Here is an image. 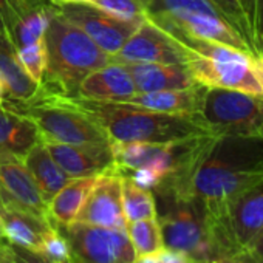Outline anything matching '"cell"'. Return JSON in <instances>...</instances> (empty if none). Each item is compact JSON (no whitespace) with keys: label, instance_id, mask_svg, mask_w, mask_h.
<instances>
[{"label":"cell","instance_id":"cell-1","mask_svg":"<svg viewBox=\"0 0 263 263\" xmlns=\"http://www.w3.org/2000/svg\"><path fill=\"white\" fill-rule=\"evenodd\" d=\"M263 180V137L203 135L184 163L154 191L200 200L214 215Z\"/></svg>","mask_w":263,"mask_h":263},{"label":"cell","instance_id":"cell-2","mask_svg":"<svg viewBox=\"0 0 263 263\" xmlns=\"http://www.w3.org/2000/svg\"><path fill=\"white\" fill-rule=\"evenodd\" d=\"M152 192L164 248L184 252L195 263L245 249L237 243L226 217L211 214L200 200L164 191Z\"/></svg>","mask_w":263,"mask_h":263},{"label":"cell","instance_id":"cell-3","mask_svg":"<svg viewBox=\"0 0 263 263\" xmlns=\"http://www.w3.org/2000/svg\"><path fill=\"white\" fill-rule=\"evenodd\" d=\"M113 143H172L211 132L198 115H167L128 102H98L73 96Z\"/></svg>","mask_w":263,"mask_h":263},{"label":"cell","instance_id":"cell-4","mask_svg":"<svg viewBox=\"0 0 263 263\" xmlns=\"http://www.w3.org/2000/svg\"><path fill=\"white\" fill-rule=\"evenodd\" d=\"M47 68L41 87L50 93L76 96L79 84L90 73L111 64L113 56L96 45L81 28L54 7L45 30Z\"/></svg>","mask_w":263,"mask_h":263},{"label":"cell","instance_id":"cell-5","mask_svg":"<svg viewBox=\"0 0 263 263\" xmlns=\"http://www.w3.org/2000/svg\"><path fill=\"white\" fill-rule=\"evenodd\" d=\"M169 34L187 50L186 65L195 82L263 96V56L181 33Z\"/></svg>","mask_w":263,"mask_h":263},{"label":"cell","instance_id":"cell-6","mask_svg":"<svg viewBox=\"0 0 263 263\" xmlns=\"http://www.w3.org/2000/svg\"><path fill=\"white\" fill-rule=\"evenodd\" d=\"M4 107L31 119L44 144H111L105 130L76 104L73 96L50 93L41 84L31 99L5 102Z\"/></svg>","mask_w":263,"mask_h":263},{"label":"cell","instance_id":"cell-7","mask_svg":"<svg viewBox=\"0 0 263 263\" xmlns=\"http://www.w3.org/2000/svg\"><path fill=\"white\" fill-rule=\"evenodd\" d=\"M198 116L212 135L257 134L263 119V96L206 87Z\"/></svg>","mask_w":263,"mask_h":263},{"label":"cell","instance_id":"cell-8","mask_svg":"<svg viewBox=\"0 0 263 263\" xmlns=\"http://www.w3.org/2000/svg\"><path fill=\"white\" fill-rule=\"evenodd\" d=\"M71 263H134L137 254L125 229L73 221L61 228Z\"/></svg>","mask_w":263,"mask_h":263},{"label":"cell","instance_id":"cell-9","mask_svg":"<svg viewBox=\"0 0 263 263\" xmlns=\"http://www.w3.org/2000/svg\"><path fill=\"white\" fill-rule=\"evenodd\" d=\"M56 10L73 25L81 28L105 53L115 56L143 21H124L90 4H56Z\"/></svg>","mask_w":263,"mask_h":263},{"label":"cell","instance_id":"cell-10","mask_svg":"<svg viewBox=\"0 0 263 263\" xmlns=\"http://www.w3.org/2000/svg\"><path fill=\"white\" fill-rule=\"evenodd\" d=\"M116 64H184L187 50L169 33L144 19L122 48L113 56Z\"/></svg>","mask_w":263,"mask_h":263},{"label":"cell","instance_id":"cell-11","mask_svg":"<svg viewBox=\"0 0 263 263\" xmlns=\"http://www.w3.org/2000/svg\"><path fill=\"white\" fill-rule=\"evenodd\" d=\"M53 0H7L2 8V31L16 51L44 41Z\"/></svg>","mask_w":263,"mask_h":263},{"label":"cell","instance_id":"cell-12","mask_svg":"<svg viewBox=\"0 0 263 263\" xmlns=\"http://www.w3.org/2000/svg\"><path fill=\"white\" fill-rule=\"evenodd\" d=\"M121 183L122 177L115 171L101 174L74 221L102 228L125 229L127 220L122 209Z\"/></svg>","mask_w":263,"mask_h":263},{"label":"cell","instance_id":"cell-13","mask_svg":"<svg viewBox=\"0 0 263 263\" xmlns=\"http://www.w3.org/2000/svg\"><path fill=\"white\" fill-rule=\"evenodd\" d=\"M56 163L71 177H91L116 172L111 144H45Z\"/></svg>","mask_w":263,"mask_h":263},{"label":"cell","instance_id":"cell-14","mask_svg":"<svg viewBox=\"0 0 263 263\" xmlns=\"http://www.w3.org/2000/svg\"><path fill=\"white\" fill-rule=\"evenodd\" d=\"M0 187L10 201L8 206L21 208L51 221L48 215V204L22 160H0Z\"/></svg>","mask_w":263,"mask_h":263},{"label":"cell","instance_id":"cell-15","mask_svg":"<svg viewBox=\"0 0 263 263\" xmlns=\"http://www.w3.org/2000/svg\"><path fill=\"white\" fill-rule=\"evenodd\" d=\"M137 93L128 70L111 62L82 79L76 96L98 102H125Z\"/></svg>","mask_w":263,"mask_h":263},{"label":"cell","instance_id":"cell-16","mask_svg":"<svg viewBox=\"0 0 263 263\" xmlns=\"http://www.w3.org/2000/svg\"><path fill=\"white\" fill-rule=\"evenodd\" d=\"M224 215L237 243L246 249L263 229V180L237 197Z\"/></svg>","mask_w":263,"mask_h":263},{"label":"cell","instance_id":"cell-17","mask_svg":"<svg viewBox=\"0 0 263 263\" xmlns=\"http://www.w3.org/2000/svg\"><path fill=\"white\" fill-rule=\"evenodd\" d=\"M135 84L137 93L187 88L195 82L184 64H122Z\"/></svg>","mask_w":263,"mask_h":263},{"label":"cell","instance_id":"cell-18","mask_svg":"<svg viewBox=\"0 0 263 263\" xmlns=\"http://www.w3.org/2000/svg\"><path fill=\"white\" fill-rule=\"evenodd\" d=\"M0 88L5 102H24L39 91V84L33 81L19 62L16 48L0 30Z\"/></svg>","mask_w":263,"mask_h":263},{"label":"cell","instance_id":"cell-19","mask_svg":"<svg viewBox=\"0 0 263 263\" xmlns=\"http://www.w3.org/2000/svg\"><path fill=\"white\" fill-rule=\"evenodd\" d=\"M37 143H41L39 130L31 119L0 107V160H24Z\"/></svg>","mask_w":263,"mask_h":263},{"label":"cell","instance_id":"cell-20","mask_svg":"<svg viewBox=\"0 0 263 263\" xmlns=\"http://www.w3.org/2000/svg\"><path fill=\"white\" fill-rule=\"evenodd\" d=\"M204 85L195 84L187 88L178 90H160V91H146V93H135L128 98L125 102L140 105L154 111L167 113V115H198Z\"/></svg>","mask_w":263,"mask_h":263},{"label":"cell","instance_id":"cell-21","mask_svg":"<svg viewBox=\"0 0 263 263\" xmlns=\"http://www.w3.org/2000/svg\"><path fill=\"white\" fill-rule=\"evenodd\" d=\"M0 223L10 243L42 252V235L53 223L16 206L0 204Z\"/></svg>","mask_w":263,"mask_h":263},{"label":"cell","instance_id":"cell-22","mask_svg":"<svg viewBox=\"0 0 263 263\" xmlns=\"http://www.w3.org/2000/svg\"><path fill=\"white\" fill-rule=\"evenodd\" d=\"M22 161L36 181L47 204L70 180H73L56 163L44 143H37L33 149H30Z\"/></svg>","mask_w":263,"mask_h":263},{"label":"cell","instance_id":"cell-23","mask_svg":"<svg viewBox=\"0 0 263 263\" xmlns=\"http://www.w3.org/2000/svg\"><path fill=\"white\" fill-rule=\"evenodd\" d=\"M99 175L79 177L70 180L48 203L50 220L58 226H67L74 221L78 212L85 203Z\"/></svg>","mask_w":263,"mask_h":263},{"label":"cell","instance_id":"cell-24","mask_svg":"<svg viewBox=\"0 0 263 263\" xmlns=\"http://www.w3.org/2000/svg\"><path fill=\"white\" fill-rule=\"evenodd\" d=\"M121 194H122V209L127 223L137 220H146V218H157L158 215L157 201L152 191L140 187L128 177H122Z\"/></svg>","mask_w":263,"mask_h":263},{"label":"cell","instance_id":"cell-25","mask_svg":"<svg viewBox=\"0 0 263 263\" xmlns=\"http://www.w3.org/2000/svg\"><path fill=\"white\" fill-rule=\"evenodd\" d=\"M125 231L137 255L152 254L164 248L163 232L158 218L128 221Z\"/></svg>","mask_w":263,"mask_h":263},{"label":"cell","instance_id":"cell-26","mask_svg":"<svg viewBox=\"0 0 263 263\" xmlns=\"http://www.w3.org/2000/svg\"><path fill=\"white\" fill-rule=\"evenodd\" d=\"M212 2L224 14L229 24L251 45L254 53L258 54L254 44V24H252L254 0H212Z\"/></svg>","mask_w":263,"mask_h":263},{"label":"cell","instance_id":"cell-27","mask_svg":"<svg viewBox=\"0 0 263 263\" xmlns=\"http://www.w3.org/2000/svg\"><path fill=\"white\" fill-rule=\"evenodd\" d=\"M17 53L19 62L24 67V70L28 73V76L36 81L37 84H41L45 68H47V48H45V39L33 44L30 47H25Z\"/></svg>","mask_w":263,"mask_h":263},{"label":"cell","instance_id":"cell-28","mask_svg":"<svg viewBox=\"0 0 263 263\" xmlns=\"http://www.w3.org/2000/svg\"><path fill=\"white\" fill-rule=\"evenodd\" d=\"M90 5L124 21H144L146 11L138 0H90Z\"/></svg>","mask_w":263,"mask_h":263},{"label":"cell","instance_id":"cell-29","mask_svg":"<svg viewBox=\"0 0 263 263\" xmlns=\"http://www.w3.org/2000/svg\"><path fill=\"white\" fill-rule=\"evenodd\" d=\"M42 254L53 263L70 260L68 241L61 229V226L51 223L42 235Z\"/></svg>","mask_w":263,"mask_h":263},{"label":"cell","instance_id":"cell-30","mask_svg":"<svg viewBox=\"0 0 263 263\" xmlns=\"http://www.w3.org/2000/svg\"><path fill=\"white\" fill-rule=\"evenodd\" d=\"M134 263H195L189 255L184 252L163 248L157 252L152 254H144V255H137Z\"/></svg>","mask_w":263,"mask_h":263},{"label":"cell","instance_id":"cell-31","mask_svg":"<svg viewBox=\"0 0 263 263\" xmlns=\"http://www.w3.org/2000/svg\"><path fill=\"white\" fill-rule=\"evenodd\" d=\"M254 44L258 56H263V0H254Z\"/></svg>","mask_w":263,"mask_h":263},{"label":"cell","instance_id":"cell-32","mask_svg":"<svg viewBox=\"0 0 263 263\" xmlns=\"http://www.w3.org/2000/svg\"><path fill=\"white\" fill-rule=\"evenodd\" d=\"M13 251H14L16 263H51L42 252L30 251V249L21 248L16 245H13Z\"/></svg>","mask_w":263,"mask_h":263},{"label":"cell","instance_id":"cell-33","mask_svg":"<svg viewBox=\"0 0 263 263\" xmlns=\"http://www.w3.org/2000/svg\"><path fill=\"white\" fill-rule=\"evenodd\" d=\"M201 263H257V260L246 251H238L235 254H229V255H221V257H215Z\"/></svg>","mask_w":263,"mask_h":263},{"label":"cell","instance_id":"cell-34","mask_svg":"<svg viewBox=\"0 0 263 263\" xmlns=\"http://www.w3.org/2000/svg\"><path fill=\"white\" fill-rule=\"evenodd\" d=\"M246 251L257 260V263H263V229L251 240Z\"/></svg>","mask_w":263,"mask_h":263},{"label":"cell","instance_id":"cell-35","mask_svg":"<svg viewBox=\"0 0 263 263\" xmlns=\"http://www.w3.org/2000/svg\"><path fill=\"white\" fill-rule=\"evenodd\" d=\"M0 263H16L13 245L8 240H0Z\"/></svg>","mask_w":263,"mask_h":263},{"label":"cell","instance_id":"cell-36","mask_svg":"<svg viewBox=\"0 0 263 263\" xmlns=\"http://www.w3.org/2000/svg\"><path fill=\"white\" fill-rule=\"evenodd\" d=\"M56 4H88L90 0H53Z\"/></svg>","mask_w":263,"mask_h":263},{"label":"cell","instance_id":"cell-37","mask_svg":"<svg viewBox=\"0 0 263 263\" xmlns=\"http://www.w3.org/2000/svg\"><path fill=\"white\" fill-rule=\"evenodd\" d=\"M0 204H10V201H8V198H7V195H5V192L2 191V187H0Z\"/></svg>","mask_w":263,"mask_h":263},{"label":"cell","instance_id":"cell-38","mask_svg":"<svg viewBox=\"0 0 263 263\" xmlns=\"http://www.w3.org/2000/svg\"><path fill=\"white\" fill-rule=\"evenodd\" d=\"M7 0H0V30H2V8L5 5Z\"/></svg>","mask_w":263,"mask_h":263},{"label":"cell","instance_id":"cell-39","mask_svg":"<svg viewBox=\"0 0 263 263\" xmlns=\"http://www.w3.org/2000/svg\"><path fill=\"white\" fill-rule=\"evenodd\" d=\"M0 240H8L7 235H5V231H4V228H2V223H0Z\"/></svg>","mask_w":263,"mask_h":263},{"label":"cell","instance_id":"cell-40","mask_svg":"<svg viewBox=\"0 0 263 263\" xmlns=\"http://www.w3.org/2000/svg\"><path fill=\"white\" fill-rule=\"evenodd\" d=\"M257 135L263 137V119H261V122H260V125H258V128H257Z\"/></svg>","mask_w":263,"mask_h":263},{"label":"cell","instance_id":"cell-41","mask_svg":"<svg viewBox=\"0 0 263 263\" xmlns=\"http://www.w3.org/2000/svg\"><path fill=\"white\" fill-rule=\"evenodd\" d=\"M4 105V93H2V88H0V107Z\"/></svg>","mask_w":263,"mask_h":263},{"label":"cell","instance_id":"cell-42","mask_svg":"<svg viewBox=\"0 0 263 263\" xmlns=\"http://www.w3.org/2000/svg\"><path fill=\"white\" fill-rule=\"evenodd\" d=\"M53 263H71V260H62V261H53Z\"/></svg>","mask_w":263,"mask_h":263}]
</instances>
